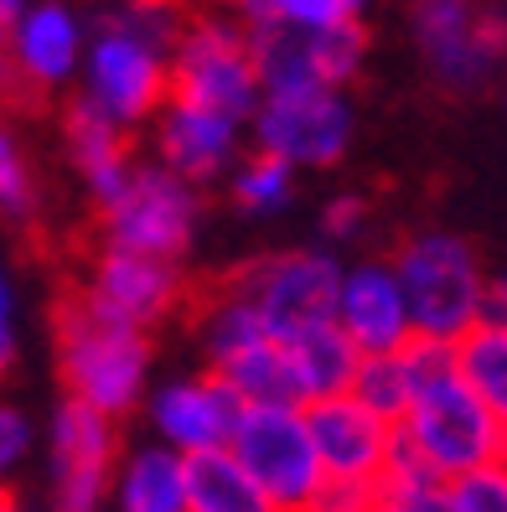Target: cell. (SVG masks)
I'll use <instances>...</instances> for the list:
<instances>
[{
    "instance_id": "obj_36",
    "label": "cell",
    "mask_w": 507,
    "mask_h": 512,
    "mask_svg": "<svg viewBox=\"0 0 507 512\" xmlns=\"http://www.w3.org/2000/svg\"><path fill=\"white\" fill-rule=\"evenodd\" d=\"M487 316L507 326V275H497V280H487Z\"/></svg>"
},
{
    "instance_id": "obj_4",
    "label": "cell",
    "mask_w": 507,
    "mask_h": 512,
    "mask_svg": "<svg viewBox=\"0 0 507 512\" xmlns=\"http://www.w3.org/2000/svg\"><path fill=\"white\" fill-rule=\"evenodd\" d=\"M166 52L156 37L135 32L125 16H94L88 21V42H83V63H78V99L109 114L114 125H125L130 135L151 125V114L171 94V73H166Z\"/></svg>"
},
{
    "instance_id": "obj_41",
    "label": "cell",
    "mask_w": 507,
    "mask_h": 512,
    "mask_svg": "<svg viewBox=\"0 0 507 512\" xmlns=\"http://www.w3.org/2000/svg\"><path fill=\"white\" fill-rule=\"evenodd\" d=\"M492 6H497V11H507V0H492Z\"/></svg>"
},
{
    "instance_id": "obj_3",
    "label": "cell",
    "mask_w": 507,
    "mask_h": 512,
    "mask_svg": "<svg viewBox=\"0 0 507 512\" xmlns=\"http://www.w3.org/2000/svg\"><path fill=\"white\" fill-rule=\"evenodd\" d=\"M414 337L461 342L487 316V269L461 233H414L394 254Z\"/></svg>"
},
{
    "instance_id": "obj_13",
    "label": "cell",
    "mask_w": 507,
    "mask_h": 512,
    "mask_svg": "<svg viewBox=\"0 0 507 512\" xmlns=\"http://www.w3.org/2000/svg\"><path fill=\"white\" fill-rule=\"evenodd\" d=\"M88 306H99L104 316H119L140 331H156L161 321L182 316L192 285L182 275V259H161V254H135V249H114L104 244L88 264V275L78 285Z\"/></svg>"
},
{
    "instance_id": "obj_27",
    "label": "cell",
    "mask_w": 507,
    "mask_h": 512,
    "mask_svg": "<svg viewBox=\"0 0 507 512\" xmlns=\"http://www.w3.org/2000/svg\"><path fill=\"white\" fill-rule=\"evenodd\" d=\"M378 512H456V502H451V487L440 476H430L394 440V456L378 476Z\"/></svg>"
},
{
    "instance_id": "obj_12",
    "label": "cell",
    "mask_w": 507,
    "mask_h": 512,
    "mask_svg": "<svg viewBox=\"0 0 507 512\" xmlns=\"http://www.w3.org/2000/svg\"><path fill=\"white\" fill-rule=\"evenodd\" d=\"M342 280V259L332 249H285L270 259H254L233 275V285L254 300V311L270 337H295L301 326L332 316Z\"/></svg>"
},
{
    "instance_id": "obj_39",
    "label": "cell",
    "mask_w": 507,
    "mask_h": 512,
    "mask_svg": "<svg viewBox=\"0 0 507 512\" xmlns=\"http://www.w3.org/2000/svg\"><path fill=\"white\" fill-rule=\"evenodd\" d=\"M6 109H11V99H6V88H0V119H6Z\"/></svg>"
},
{
    "instance_id": "obj_31",
    "label": "cell",
    "mask_w": 507,
    "mask_h": 512,
    "mask_svg": "<svg viewBox=\"0 0 507 512\" xmlns=\"http://www.w3.org/2000/svg\"><path fill=\"white\" fill-rule=\"evenodd\" d=\"M301 512H378V481L321 476V487L306 497Z\"/></svg>"
},
{
    "instance_id": "obj_19",
    "label": "cell",
    "mask_w": 507,
    "mask_h": 512,
    "mask_svg": "<svg viewBox=\"0 0 507 512\" xmlns=\"http://www.w3.org/2000/svg\"><path fill=\"white\" fill-rule=\"evenodd\" d=\"M109 502L114 512H187V456L161 440L119 450Z\"/></svg>"
},
{
    "instance_id": "obj_35",
    "label": "cell",
    "mask_w": 507,
    "mask_h": 512,
    "mask_svg": "<svg viewBox=\"0 0 507 512\" xmlns=\"http://www.w3.org/2000/svg\"><path fill=\"white\" fill-rule=\"evenodd\" d=\"M228 11L244 26H270L280 21V0H228Z\"/></svg>"
},
{
    "instance_id": "obj_24",
    "label": "cell",
    "mask_w": 507,
    "mask_h": 512,
    "mask_svg": "<svg viewBox=\"0 0 507 512\" xmlns=\"http://www.w3.org/2000/svg\"><path fill=\"white\" fill-rule=\"evenodd\" d=\"M456 352V373L476 388V399H482L507 430V326L482 316L461 342H451Z\"/></svg>"
},
{
    "instance_id": "obj_1",
    "label": "cell",
    "mask_w": 507,
    "mask_h": 512,
    "mask_svg": "<svg viewBox=\"0 0 507 512\" xmlns=\"http://www.w3.org/2000/svg\"><path fill=\"white\" fill-rule=\"evenodd\" d=\"M52 337L68 399L94 404L109 419H125L140 409L145 388H151V331L104 316L78 290H68L52 316Z\"/></svg>"
},
{
    "instance_id": "obj_15",
    "label": "cell",
    "mask_w": 507,
    "mask_h": 512,
    "mask_svg": "<svg viewBox=\"0 0 507 512\" xmlns=\"http://www.w3.org/2000/svg\"><path fill=\"white\" fill-rule=\"evenodd\" d=\"M140 409L151 419V440L182 450V456H197V450L228 445L244 399H238L213 368H202V373L166 378L161 388H145Z\"/></svg>"
},
{
    "instance_id": "obj_29",
    "label": "cell",
    "mask_w": 507,
    "mask_h": 512,
    "mask_svg": "<svg viewBox=\"0 0 507 512\" xmlns=\"http://www.w3.org/2000/svg\"><path fill=\"white\" fill-rule=\"evenodd\" d=\"M445 487H451L456 512H507V456L487 461V466H471V471L451 476Z\"/></svg>"
},
{
    "instance_id": "obj_7",
    "label": "cell",
    "mask_w": 507,
    "mask_h": 512,
    "mask_svg": "<svg viewBox=\"0 0 507 512\" xmlns=\"http://www.w3.org/2000/svg\"><path fill=\"white\" fill-rule=\"evenodd\" d=\"M409 32L430 73L456 94L487 88L507 63V11L492 0H414Z\"/></svg>"
},
{
    "instance_id": "obj_20",
    "label": "cell",
    "mask_w": 507,
    "mask_h": 512,
    "mask_svg": "<svg viewBox=\"0 0 507 512\" xmlns=\"http://www.w3.org/2000/svg\"><path fill=\"white\" fill-rule=\"evenodd\" d=\"M285 357H290V373H295V394H301V404L326 399V394H347L357 363H363V352L352 347V337L332 316L316 321V326H301L295 337H285Z\"/></svg>"
},
{
    "instance_id": "obj_14",
    "label": "cell",
    "mask_w": 507,
    "mask_h": 512,
    "mask_svg": "<svg viewBox=\"0 0 507 512\" xmlns=\"http://www.w3.org/2000/svg\"><path fill=\"white\" fill-rule=\"evenodd\" d=\"M244 140H249V119H233L223 109H207L176 94H166V104L151 114V161H161L192 187L223 182L244 156Z\"/></svg>"
},
{
    "instance_id": "obj_37",
    "label": "cell",
    "mask_w": 507,
    "mask_h": 512,
    "mask_svg": "<svg viewBox=\"0 0 507 512\" xmlns=\"http://www.w3.org/2000/svg\"><path fill=\"white\" fill-rule=\"evenodd\" d=\"M0 512H26V502H21L11 487H0Z\"/></svg>"
},
{
    "instance_id": "obj_9",
    "label": "cell",
    "mask_w": 507,
    "mask_h": 512,
    "mask_svg": "<svg viewBox=\"0 0 507 512\" xmlns=\"http://www.w3.org/2000/svg\"><path fill=\"white\" fill-rule=\"evenodd\" d=\"M119 419L63 399L47 425V512H104L119 461Z\"/></svg>"
},
{
    "instance_id": "obj_30",
    "label": "cell",
    "mask_w": 507,
    "mask_h": 512,
    "mask_svg": "<svg viewBox=\"0 0 507 512\" xmlns=\"http://www.w3.org/2000/svg\"><path fill=\"white\" fill-rule=\"evenodd\" d=\"M32 450H37L32 414H26L21 404H11V399H0V487H16V476H21L26 461H32Z\"/></svg>"
},
{
    "instance_id": "obj_26",
    "label": "cell",
    "mask_w": 507,
    "mask_h": 512,
    "mask_svg": "<svg viewBox=\"0 0 507 512\" xmlns=\"http://www.w3.org/2000/svg\"><path fill=\"white\" fill-rule=\"evenodd\" d=\"M228 192L249 218H275L295 197V166H285L280 156H264V150H249L228 171Z\"/></svg>"
},
{
    "instance_id": "obj_16",
    "label": "cell",
    "mask_w": 507,
    "mask_h": 512,
    "mask_svg": "<svg viewBox=\"0 0 507 512\" xmlns=\"http://www.w3.org/2000/svg\"><path fill=\"white\" fill-rule=\"evenodd\" d=\"M306 430L316 445L321 476L378 481L394 456V419L368 409L357 394H326L306 404Z\"/></svg>"
},
{
    "instance_id": "obj_28",
    "label": "cell",
    "mask_w": 507,
    "mask_h": 512,
    "mask_svg": "<svg viewBox=\"0 0 507 512\" xmlns=\"http://www.w3.org/2000/svg\"><path fill=\"white\" fill-rule=\"evenodd\" d=\"M0 218H11V223L37 218V171L6 119H0Z\"/></svg>"
},
{
    "instance_id": "obj_18",
    "label": "cell",
    "mask_w": 507,
    "mask_h": 512,
    "mask_svg": "<svg viewBox=\"0 0 507 512\" xmlns=\"http://www.w3.org/2000/svg\"><path fill=\"white\" fill-rule=\"evenodd\" d=\"M63 140H68V161L78 166V182L94 197V207H104L119 187H125L135 161H140L135 145H130V130L114 125V119L99 114L94 104H83L78 94L63 109Z\"/></svg>"
},
{
    "instance_id": "obj_10",
    "label": "cell",
    "mask_w": 507,
    "mask_h": 512,
    "mask_svg": "<svg viewBox=\"0 0 507 512\" xmlns=\"http://www.w3.org/2000/svg\"><path fill=\"white\" fill-rule=\"evenodd\" d=\"M249 140L264 156H280L295 171H326L352 145L347 88H295V94H259L249 114Z\"/></svg>"
},
{
    "instance_id": "obj_17",
    "label": "cell",
    "mask_w": 507,
    "mask_h": 512,
    "mask_svg": "<svg viewBox=\"0 0 507 512\" xmlns=\"http://www.w3.org/2000/svg\"><path fill=\"white\" fill-rule=\"evenodd\" d=\"M332 321L352 337L357 352H394V347H404L414 337V326H409V306H404V285L394 275V259L342 264Z\"/></svg>"
},
{
    "instance_id": "obj_8",
    "label": "cell",
    "mask_w": 507,
    "mask_h": 512,
    "mask_svg": "<svg viewBox=\"0 0 507 512\" xmlns=\"http://www.w3.org/2000/svg\"><path fill=\"white\" fill-rule=\"evenodd\" d=\"M88 16L73 0H32L0 26V88L6 99H47L78 83Z\"/></svg>"
},
{
    "instance_id": "obj_33",
    "label": "cell",
    "mask_w": 507,
    "mask_h": 512,
    "mask_svg": "<svg viewBox=\"0 0 507 512\" xmlns=\"http://www.w3.org/2000/svg\"><path fill=\"white\" fill-rule=\"evenodd\" d=\"M363 228H368V202L363 197H332L321 207V244L326 249H342V244H352V238H363Z\"/></svg>"
},
{
    "instance_id": "obj_6",
    "label": "cell",
    "mask_w": 507,
    "mask_h": 512,
    "mask_svg": "<svg viewBox=\"0 0 507 512\" xmlns=\"http://www.w3.org/2000/svg\"><path fill=\"white\" fill-rule=\"evenodd\" d=\"M99 228L114 249L187 259L202 233V187L182 182L161 161H135L130 182L99 207Z\"/></svg>"
},
{
    "instance_id": "obj_21",
    "label": "cell",
    "mask_w": 507,
    "mask_h": 512,
    "mask_svg": "<svg viewBox=\"0 0 507 512\" xmlns=\"http://www.w3.org/2000/svg\"><path fill=\"white\" fill-rule=\"evenodd\" d=\"M192 337H197V352H202V368H223L233 352L254 347L259 337H270V331H264L254 300L238 290L233 280H223V285H213V290L197 300Z\"/></svg>"
},
{
    "instance_id": "obj_5",
    "label": "cell",
    "mask_w": 507,
    "mask_h": 512,
    "mask_svg": "<svg viewBox=\"0 0 507 512\" xmlns=\"http://www.w3.org/2000/svg\"><path fill=\"white\" fill-rule=\"evenodd\" d=\"M171 94L233 119H249L259 104V73L249 57V26L233 11H192L166 52Z\"/></svg>"
},
{
    "instance_id": "obj_38",
    "label": "cell",
    "mask_w": 507,
    "mask_h": 512,
    "mask_svg": "<svg viewBox=\"0 0 507 512\" xmlns=\"http://www.w3.org/2000/svg\"><path fill=\"white\" fill-rule=\"evenodd\" d=\"M21 6H32V0H0V26H6V21H11Z\"/></svg>"
},
{
    "instance_id": "obj_32",
    "label": "cell",
    "mask_w": 507,
    "mask_h": 512,
    "mask_svg": "<svg viewBox=\"0 0 507 512\" xmlns=\"http://www.w3.org/2000/svg\"><path fill=\"white\" fill-rule=\"evenodd\" d=\"M363 11H368V0H280V21L306 26V32H316V26L363 21Z\"/></svg>"
},
{
    "instance_id": "obj_11",
    "label": "cell",
    "mask_w": 507,
    "mask_h": 512,
    "mask_svg": "<svg viewBox=\"0 0 507 512\" xmlns=\"http://www.w3.org/2000/svg\"><path fill=\"white\" fill-rule=\"evenodd\" d=\"M228 450L275 497L280 512H301L321 487V461L306 430V404H244L228 435Z\"/></svg>"
},
{
    "instance_id": "obj_40",
    "label": "cell",
    "mask_w": 507,
    "mask_h": 512,
    "mask_svg": "<svg viewBox=\"0 0 507 512\" xmlns=\"http://www.w3.org/2000/svg\"><path fill=\"white\" fill-rule=\"evenodd\" d=\"M202 6H228V0H202Z\"/></svg>"
},
{
    "instance_id": "obj_22",
    "label": "cell",
    "mask_w": 507,
    "mask_h": 512,
    "mask_svg": "<svg viewBox=\"0 0 507 512\" xmlns=\"http://www.w3.org/2000/svg\"><path fill=\"white\" fill-rule=\"evenodd\" d=\"M187 512H280L228 445L187 456Z\"/></svg>"
},
{
    "instance_id": "obj_23",
    "label": "cell",
    "mask_w": 507,
    "mask_h": 512,
    "mask_svg": "<svg viewBox=\"0 0 507 512\" xmlns=\"http://www.w3.org/2000/svg\"><path fill=\"white\" fill-rule=\"evenodd\" d=\"M228 388L244 404H301L295 394V373H290V357L280 337H259L254 347L233 352L223 368H213Z\"/></svg>"
},
{
    "instance_id": "obj_34",
    "label": "cell",
    "mask_w": 507,
    "mask_h": 512,
    "mask_svg": "<svg viewBox=\"0 0 507 512\" xmlns=\"http://www.w3.org/2000/svg\"><path fill=\"white\" fill-rule=\"evenodd\" d=\"M16 285H11V275H6V264H0V378L11 373V363H16Z\"/></svg>"
},
{
    "instance_id": "obj_2",
    "label": "cell",
    "mask_w": 507,
    "mask_h": 512,
    "mask_svg": "<svg viewBox=\"0 0 507 512\" xmlns=\"http://www.w3.org/2000/svg\"><path fill=\"white\" fill-rule=\"evenodd\" d=\"M394 440H399V450H409V456L440 481L507 456L502 419L476 399V388L456 368H445L430 383H420V394H414L409 409L399 414Z\"/></svg>"
},
{
    "instance_id": "obj_25",
    "label": "cell",
    "mask_w": 507,
    "mask_h": 512,
    "mask_svg": "<svg viewBox=\"0 0 507 512\" xmlns=\"http://www.w3.org/2000/svg\"><path fill=\"white\" fill-rule=\"evenodd\" d=\"M347 394H357L368 409H378L383 419L399 425V414L409 409V399L420 394V368H414V357H409V342L394 347V352H363V363H357Z\"/></svg>"
}]
</instances>
